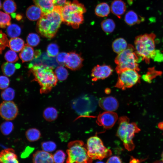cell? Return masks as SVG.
<instances>
[{"mask_svg": "<svg viewBox=\"0 0 163 163\" xmlns=\"http://www.w3.org/2000/svg\"><path fill=\"white\" fill-rule=\"evenodd\" d=\"M61 7L55 6L53 11L43 14L38 21L37 29L42 36L48 39L55 36L62 21Z\"/></svg>", "mask_w": 163, "mask_h": 163, "instance_id": "cell-1", "label": "cell"}, {"mask_svg": "<svg viewBox=\"0 0 163 163\" xmlns=\"http://www.w3.org/2000/svg\"><path fill=\"white\" fill-rule=\"evenodd\" d=\"M86 9L82 4L75 0L66 2L61 7L62 21L74 29H77L84 21L83 14Z\"/></svg>", "mask_w": 163, "mask_h": 163, "instance_id": "cell-2", "label": "cell"}, {"mask_svg": "<svg viewBox=\"0 0 163 163\" xmlns=\"http://www.w3.org/2000/svg\"><path fill=\"white\" fill-rule=\"evenodd\" d=\"M29 68L34 76V80L37 82L41 87V94L48 93L56 85L58 79L51 68L32 64L29 65Z\"/></svg>", "mask_w": 163, "mask_h": 163, "instance_id": "cell-3", "label": "cell"}, {"mask_svg": "<svg viewBox=\"0 0 163 163\" xmlns=\"http://www.w3.org/2000/svg\"><path fill=\"white\" fill-rule=\"evenodd\" d=\"M153 33L137 36L135 40V48L137 54L147 63L151 59H154L157 51L155 49V38Z\"/></svg>", "mask_w": 163, "mask_h": 163, "instance_id": "cell-4", "label": "cell"}, {"mask_svg": "<svg viewBox=\"0 0 163 163\" xmlns=\"http://www.w3.org/2000/svg\"><path fill=\"white\" fill-rule=\"evenodd\" d=\"M142 60L141 57L136 53L135 47L131 44H128L127 48L118 54L114 62L117 66L115 70L118 74L127 69H132L139 71L138 63Z\"/></svg>", "mask_w": 163, "mask_h": 163, "instance_id": "cell-5", "label": "cell"}, {"mask_svg": "<svg viewBox=\"0 0 163 163\" xmlns=\"http://www.w3.org/2000/svg\"><path fill=\"white\" fill-rule=\"evenodd\" d=\"M119 126L117 136L123 142L125 148L129 151L134 149L135 145L133 139L135 134L139 133L140 129L135 123H130L126 116L121 117L119 119Z\"/></svg>", "mask_w": 163, "mask_h": 163, "instance_id": "cell-6", "label": "cell"}, {"mask_svg": "<svg viewBox=\"0 0 163 163\" xmlns=\"http://www.w3.org/2000/svg\"><path fill=\"white\" fill-rule=\"evenodd\" d=\"M66 150V163H92V159L88 155L87 145L80 140L70 142Z\"/></svg>", "mask_w": 163, "mask_h": 163, "instance_id": "cell-7", "label": "cell"}, {"mask_svg": "<svg viewBox=\"0 0 163 163\" xmlns=\"http://www.w3.org/2000/svg\"><path fill=\"white\" fill-rule=\"evenodd\" d=\"M98 100L91 95L84 94L74 99L72 102V108L80 117H86L97 108Z\"/></svg>", "mask_w": 163, "mask_h": 163, "instance_id": "cell-8", "label": "cell"}, {"mask_svg": "<svg viewBox=\"0 0 163 163\" xmlns=\"http://www.w3.org/2000/svg\"><path fill=\"white\" fill-rule=\"evenodd\" d=\"M86 145L88 155L92 159L102 160L112 154L111 151L104 146L101 140L97 136L89 138Z\"/></svg>", "mask_w": 163, "mask_h": 163, "instance_id": "cell-9", "label": "cell"}, {"mask_svg": "<svg viewBox=\"0 0 163 163\" xmlns=\"http://www.w3.org/2000/svg\"><path fill=\"white\" fill-rule=\"evenodd\" d=\"M138 71L127 69L118 74V77L115 87L122 90L130 88L140 82V76Z\"/></svg>", "mask_w": 163, "mask_h": 163, "instance_id": "cell-10", "label": "cell"}, {"mask_svg": "<svg viewBox=\"0 0 163 163\" xmlns=\"http://www.w3.org/2000/svg\"><path fill=\"white\" fill-rule=\"evenodd\" d=\"M18 113V108L14 102L5 101L0 104V115L5 120H13L16 117Z\"/></svg>", "mask_w": 163, "mask_h": 163, "instance_id": "cell-11", "label": "cell"}, {"mask_svg": "<svg viewBox=\"0 0 163 163\" xmlns=\"http://www.w3.org/2000/svg\"><path fill=\"white\" fill-rule=\"evenodd\" d=\"M117 113L113 111H106L97 116L96 123L106 129L112 128L118 119Z\"/></svg>", "mask_w": 163, "mask_h": 163, "instance_id": "cell-12", "label": "cell"}, {"mask_svg": "<svg viewBox=\"0 0 163 163\" xmlns=\"http://www.w3.org/2000/svg\"><path fill=\"white\" fill-rule=\"evenodd\" d=\"M113 71L110 66L105 64L97 65L94 66L91 71L92 80L96 81L98 80L104 79L110 75Z\"/></svg>", "mask_w": 163, "mask_h": 163, "instance_id": "cell-13", "label": "cell"}, {"mask_svg": "<svg viewBox=\"0 0 163 163\" xmlns=\"http://www.w3.org/2000/svg\"><path fill=\"white\" fill-rule=\"evenodd\" d=\"M83 60L80 54L75 52H71L68 53L64 65L66 67L72 70H78L83 66Z\"/></svg>", "mask_w": 163, "mask_h": 163, "instance_id": "cell-14", "label": "cell"}, {"mask_svg": "<svg viewBox=\"0 0 163 163\" xmlns=\"http://www.w3.org/2000/svg\"><path fill=\"white\" fill-rule=\"evenodd\" d=\"M99 106L106 111H114L119 106V103L116 98L112 96L104 97L98 100Z\"/></svg>", "mask_w": 163, "mask_h": 163, "instance_id": "cell-15", "label": "cell"}, {"mask_svg": "<svg viewBox=\"0 0 163 163\" xmlns=\"http://www.w3.org/2000/svg\"><path fill=\"white\" fill-rule=\"evenodd\" d=\"M33 163H54L53 155L47 152L38 151L33 155Z\"/></svg>", "mask_w": 163, "mask_h": 163, "instance_id": "cell-16", "label": "cell"}, {"mask_svg": "<svg viewBox=\"0 0 163 163\" xmlns=\"http://www.w3.org/2000/svg\"><path fill=\"white\" fill-rule=\"evenodd\" d=\"M0 162L19 163L17 155L12 149H7L1 151L0 152Z\"/></svg>", "mask_w": 163, "mask_h": 163, "instance_id": "cell-17", "label": "cell"}, {"mask_svg": "<svg viewBox=\"0 0 163 163\" xmlns=\"http://www.w3.org/2000/svg\"><path fill=\"white\" fill-rule=\"evenodd\" d=\"M126 5L122 0H114L110 5V10L115 15L120 18L126 10Z\"/></svg>", "mask_w": 163, "mask_h": 163, "instance_id": "cell-18", "label": "cell"}, {"mask_svg": "<svg viewBox=\"0 0 163 163\" xmlns=\"http://www.w3.org/2000/svg\"><path fill=\"white\" fill-rule=\"evenodd\" d=\"M36 5L39 7L43 14L52 11L55 6L56 0H33Z\"/></svg>", "mask_w": 163, "mask_h": 163, "instance_id": "cell-19", "label": "cell"}, {"mask_svg": "<svg viewBox=\"0 0 163 163\" xmlns=\"http://www.w3.org/2000/svg\"><path fill=\"white\" fill-rule=\"evenodd\" d=\"M40 8L36 5L29 7L26 11V15L29 20L35 21L40 19L43 14Z\"/></svg>", "mask_w": 163, "mask_h": 163, "instance_id": "cell-20", "label": "cell"}, {"mask_svg": "<svg viewBox=\"0 0 163 163\" xmlns=\"http://www.w3.org/2000/svg\"><path fill=\"white\" fill-rule=\"evenodd\" d=\"M35 52L28 44H25L20 53L19 57L23 63L31 60L35 57Z\"/></svg>", "mask_w": 163, "mask_h": 163, "instance_id": "cell-21", "label": "cell"}, {"mask_svg": "<svg viewBox=\"0 0 163 163\" xmlns=\"http://www.w3.org/2000/svg\"><path fill=\"white\" fill-rule=\"evenodd\" d=\"M128 46L126 41L124 39L119 38L113 42L112 46L113 51L119 54L126 49Z\"/></svg>", "mask_w": 163, "mask_h": 163, "instance_id": "cell-22", "label": "cell"}, {"mask_svg": "<svg viewBox=\"0 0 163 163\" xmlns=\"http://www.w3.org/2000/svg\"><path fill=\"white\" fill-rule=\"evenodd\" d=\"M110 11V7L106 2L98 4L96 7L94 11L96 15L100 17H104L108 16Z\"/></svg>", "mask_w": 163, "mask_h": 163, "instance_id": "cell-23", "label": "cell"}, {"mask_svg": "<svg viewBox=\"0 0 163 163\" xmlns=\"http://www.w3.org/2000/svg\"><path fill=\"white\" fill-rule=\"evenodd\" d=\"M24 41L21 38L16 37L11 38L9 41V47L15 52L21 51L24 46Z\"/></svg>", "mask_w": 163, "mask_h": 163, "instance_id": "cell-24", "label": "cell"}, {"mask_svg": "<svg viewBox=\"0 0 163 163\" xmlns=\"http://www.w3.org/2000/svg\"><path fill=\"white\" fill-rule=\"evenodd\" d=\"M124 19L126 23L130 26L139 24L141 22L137 14L133 10H130L126 13Z\"/></svg>", "mask_w": 163, "mask_h": 163, "instance_id": "cell-25", "label": "cell"}, {"mask_svg": "<svg viewBox=\"0 0 163 163\" xmlns=\"http://www.w3.org/2000/svg\"><path fill=\"white\" fill-rule=\"evenodd\" d=\"M58 111L55 108L48 107L44 110L43 116L44 118L48 121H52L55 120L58 117Z\"/></svg>", "mask_w": 163, "mask_h": 163, "instance_id": "cell-26", "label": "cell"}, {"mask_svg": "<svg viewBox=\"0 0 163 163\" xmlns=\"http://www.w3.org/2000/svg\"><path fill=\"white\" fill-rule=\"evenodd\" d=\"M18 65L8 62L4 63L1 66V69L3 74L7 76H10L14 73Z\"/></svg>", "mask_w": 163, "mask_h": 163, "instance_id": "cell-27", "label": "cell"}, {"mask_svg": "<svg viewBox=\"0 0 163 163\" xmlns=\"http://www.w3.org/2000/svg\"><path fill=\"white\" fill-rule=\"evenodd\" d=\"M101 26L102 30L105 32L110 33L114 30L116 25L113 20L108 18L102 21L101 23Z\"/></svg>", "mask_w": 163, "mask_h": 163, "instance_id": "cell-28", "label": "cell"}, {"mask_svg": "<svg viewBox=\"0 0 163 163\" xmlns=\"http://www.w3.org/2000/svg\"><path fill=\"white\" fill-rule=\"evenodd\" d=\"M6 33L7 35L11 38L16 37L20 35L21 29L17 24H12L8 26Z\"/></svg>", "mask_w": 163, "mask_h": 163, "instance_id": "cell-29", "label": "cell"}, {"mask_svg": "<svg viewBox=\"0 0 163 163\" xmlns=\"http://www.w3.org/2000/svg\"><path fill=\"white\" fill-rule=\"evenodd\" d=\"M25 134L27 139L31 142L38 140L41 136L39 130L34 128L29 129L26 132Z\"/></svg>", "mask_w": 163, "mask_h": 163, "instance_id": "cell-30", "label": "cell"}, {"mask_svg": "<svg viewBox=\"0 0 163 163\" xmlns=\"http://www.w3.org/2000/svg\"><path fill=\"white\" fill-rule=\"evenodd\" d=\"M2 8L5 13L10 14L14 12L16 10V5L12 0H6L2 5Z\"/></svg>", "mask_w": 163, "mask_h": 163, "instance_id": "cell-31", "label": "cell"}, {"mask_svg": "<svg viewBox=\"0 0 163 163\" xmlns=\"http://www.w3.org/2000/svg\"><path fill=\"white\" fill-rule=\"evenodd\" d=\"M55 74L58 80L63 81L68 77V73L67 70L62 66L57 67L55 70Z\"/></svg>", "mask_w": 163, "mask_h": 163, "instance_id": "cell-32", "label": "cell"}, {"mask_svg": "<svg viewBox=\"0 0 163 163\" xmlns=\"http://www.w3.org/2000/svg\"><path fill=\"white\" fill-rule=\"evenodd\" d=\"M2 98L6 101H11L15 96V91L11 88H7L4 90L1 93Z\"/></svg>", "mask_w": 163, "mask_h": 163, "instance_id": "cell-33", "label": "cell"}, {"mask_svg": "<svg viewBox=\"0 0 163 163\" xmlns=\"http://www.w3.org/2000/svg\"><path fill=\"white\" fill-rule=\"evenodd\" d=\"M40 41L39 36L36 34H29L27 38V44L30 46H37Z\"/></svg>", "mask_w": 163, "mask_h": 163, "instance_id": "cell-34", "label": "cell"}, {"mask_svg": "<svg viewBox=\"0 0 163 163\" xmlns=\"http://www.w3.org/2000/svg\"><path fill=\"white\" fill-rule=\"evenodd\" d=\"M11 18L7 13L0 11V27L5 28L11 24Z\"/></svg>", "mask_w": 163, "mask_h": 163, "instance_id": "cell-35", "label": "cell"}, {"mask_svg": "<svg viewBox=\"0 0 163 163\" xmlns=\"http://www.w3.org/2000/svg\"><path fill=\"white\" fill-rule=\"evenodd\" d=\"M14 128L13 123L9 121L3 123L1 125L0 129L2 133L5 135H9L12 131Z\"/></svg>", "mask_w": 163, "mask_h": 163, "instance_id": "cell-36", "label": "cell"}, {"mask_svg": "<svg viewBox=\"0 0 163 163\" xmlns=\"http://www.w3.org/2000/svg\"><path fill=\"white\" fill-rule=\"evenodd\" d=\"M59 48L57 44L51 43L49 44L47 48V53L48 56L54 57L59 54Z\"/></svg>", "mask_w": 163, "mask_h": 163, "instance_id": "cell-37", "label": "cell"}, {"mask_svg": "<svg viewBox=\"0 0 163 163\" xmlns=\"http://www.w3.org/2000/svg\"><path fill=\"white\" fill-rule=\"evenodd\" d=\"M41 146L43 150L47 152H52L56 148V143L54 142L50 141L42 142Z\"/></svg>", "mask_w": 163, "mask_h": 163, "instance_id": "cell-38", "label": "cell"}, {"mask_svg": "<svg viewBox=\"0 0 163 163\" xmlns=\"http://www.w3.org/2000/svg\"><path fill=\"white\" fill-rule=\"evenodd\" d=\"M66 154L62 150L57 151L53 155L54 163H64Z\"/></svg>", "mask_w": 163, "mask_h": 163, "instance_id": "cell-39", "label": "cell"}, {"mask_svg": "<svg viewBox=\"0 0 163 163\" xmlns=\"http://www.w3.org/2000/svg\"><path fill=\"white\" fill-rule=\"evenodd\" d=\"M9 40L7 35L0 30V54L7 47H9Z\"/></svg>", "mask_w": 163, "mask_h": 163, "instance_id": "cell-40", "label": "cell"}, {"mask_svg": "<svg viewBox=\"0 0 163 163\" xmlns=\"http://www.w3.org/2000/svg\"><path fill=\"white\" fill-rule=\"evenodd\" d=\"M5 58L7 62L13 63L16 62L18 57L15 52L11 50L7 51L5 55Z\"/></svg>", "mask_w": 163, "mask_h": 163, "instance_id": "cell-41", "label": "cell"}, {"mask_svg": "<svg viewBox=\"0 0 163 163\" xmlns=\"http://www.w3.org/2000/svg\"><path fill=\"white\" fill-rule=\"evenodd\" d=\"M10 81L6 76H0V89H5L9 85Z\"/></svg>", "mask_w": 163, "mask_h": 163, "instance_id": "cell-42", "label": "cell"}, {"mask_svg": "<svg viewBox=\"0 0 163 163\" xmlns=\"http://www.w3.org/2000/svg\"><path fill=\"white\" fill-rule=\"evenodd\" d=\"M67 56L68 53L65 52H61L59 53L56 57L57 61L59 63L64 64Z\"/></svg>", "mask_w": 163, "mask_h": 163, "instance_id": "cell-43", "label": "cell"}, {"mask_svg": "<svg viewBox=\"0 0 163 163\" xmlns=\"http://www.w3.org/2000/svg\"><path fill=\"white\" fill-rule=\"evenodd\" d=\"M34 149L30 147H27L22 152L21 155V157L24 158L27 157L33 151Z\"/></svg>", "mask_w": 163, "mask_h": 163, "instance_id": "cell-44", "label": "cell"}, {"mask_svg": "<svg viewBox=\"0 0 163 163\" xmlns=\"http://www.w3.org/2000/svg\"><path fill=\"white\" fill-rule=\"evenodd\" d=\"M106 163H122V162L118 156H114L110 157Z\"/></svg>", "mask_w": 163, "mask_h": 163, "instance_id": "cell-45", "label": "cell"}, {"mask_svg": "<svg viewBox=\"0 0 163 163\" xmlns=\"http://www.w3.org/2000/svg\"><path fill=\"white\" fill-rule=\"evenodd\" d=\"M66 2V0H56L55 6H63Z\"/></svg>", "mask_w": 163, "mask_h": 163, "instance_id": "cell-46", "label": "cell"}, {"mask_svg": "<svg viewBox=\"0 0 163 163\" xmlns=\"http://www.w3.org/2000/svg\"><path fill=\"white\" fill-rule=\"evenodd\" d=\"M141 161V160L136 159L132 157L131 158L129 163H140Z\"/></svg>", "mask_w": 163, "mask_h": 163, "instance_id": "cell-47", "label": "cell"}, {"mask_svg": "<svg viewBox=\"0 0 163 163\" xmlns=\"http://www.w3.org/2000/svg\"><path fill=\"white\" fill-rule=\"evenodd\" d=\"M158 127L161 129H163V122H161L158 124Z\"/></svg>", "mask_w": 163, "mask_h": 163, "instance_id": "cell-48", "label": "cell"}, {"mask_svg": "<svg viewBox=\"0 0 163 163\" xmlns=\"http://www.w3.org/2000/svg\"><path fill=\"white\" fill-rule=\"evenodd\" d=\"M153 163H163V162L162 161L158 160L154 161Z\"/></svg>", "mask_w": 163, "mask_h": 163, "instance_id": "cell-49", "label": "cell"}, {"mask_svg": "<svg viewBox=\"0 0 163 163\" xmlns=\"http://www.w3.org/2000/svg\"><path fill=\"white\" fill-rule=\"evenodd\" d=\"M127 1L129 4H131L133 2V0H127Z\"/></svg>", "mask_w": 163, "mask_h": 163, "instance_id": "cell-50", "label": "cell"}, {"mask_svg": "<svg viewBox=\"0 0 163 163\" xmlns=\"http://www.w3.org/2000/svg\"><path fill=\"white\" fill-rule=\"evenodd\" d=\"M161 158L162 159V161L163 162V152L161 155Z\"/></svg>", "mask_w": 163, "mask_h": 163, "instance_id": "cell-51", "label": "cell"}, {"mask_svg": "<svg viewBox=\"0 0 163 163\" xmlns=\"http://www.w3.org/2000/svg\"><path fill=\"white\" fill-rule=\"evenodd\" d=\"M95 163H104L103 162L101 161H97V162H96Z\"/></svg>", "mask_w": 163, "mask_h": 163, "instance_id": "cell-52", "label": "cell"}, {"mask_svg": "<svg viewBox=\"0 0 163 163\" xmlns=\"http://www.w3.org/2000/svg\"><path fill=\"white\" fill-rule=\"evenodd\" d=\"M2 6V4H1V0H0V9L1 8Z\"/></svg>", "mask_w": 163, "mask_h": 163, "instance_id": "cell-53", "label": "cell"}]
</instances>
